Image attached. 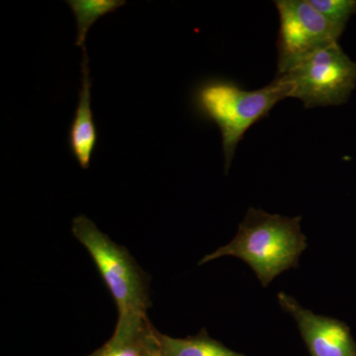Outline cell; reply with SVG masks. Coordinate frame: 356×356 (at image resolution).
Wrapping results in <instances>:
<instances>
[{"label": "cell", "mask_w": 356, "mask_h": 356, "mask_svg": "<svg viewBox=\"0 0 356 356\" xmlns=\"http://www.w3.org/2000/svg\"><path fill=\"white\" fill-rule=\"evenodd\" d=\"M300 222L301 217L269 214L250 207L235 238L205 255L198 266L235 257L248 264L262 286L267 287L283 271L298 266L300 255L308 247Z\"/></svg>", "instance_id": "cell-1"}, {"label": "cell", "mask_w": 356, "mask_h": 356, "mask_svg": "<svg viewBox=\"0 0 356 356\" xmlns=\"http://www.w3.org/2000/svg\"><path fill=\"white\" fill-rule=\"evenodd\" d=\"M277 76L291 84L290 97L298 98L305 108L337 106L348 102L355 88L356 63L334 43Z\"/></svg>", "instance_id": "cell-4"}, {"label": "cell", "mask_w": 356, "mask_h": 356, "mask_svg": "<svg viewBox=\"0 0 356 356\" xmlns=\"http://www.w3.org/2000/svg\"><path fill=\"white\" fill-rule=\"evenodd\" d=\"M281 308L294 318L310 356H356L350 329L336 318L316 315L292 296L278 293Z\"/></svg>", "instance_id": "cell-6"}, {"label": "cell", "mask_w": 356, "mask_h": 356, "mask_svg": "<svg viewBox=\"0 0 356 356\" xmlns=\"http://www.w3.org/2000/svg\"><path fill=\"white\" fill-rule=\"evenodd\" d=\"M72 235L86 248L113 297L118 318L147 316L149 280L125 248L113 242L84 215L74 218Z\"/></svg>", "instance_id": "cell-3"}, {"label": "cell", "mask_w": 356, "mask_h": 356, "mask_svg": "<svg viewBox=\"0 0 356 356\" xmlns=\"http://www.w3.org/2000/svg\"><path fill=\"white\" fill-rule=\"evenodd\" d=\"M83 51L81 89L76 113L70 124L69 147L70 153L76 159L81 168L83 170H88L97 145L98 134L91 108L92 81L86 46L83 47Z\"/></svg>", "instance_id": "cell-8"}, {"label": "cell", "mask_w": 356, "mask_h": 356, "mask_svg": "<svg viewBox=\"0 0 356 356\" xmlns=\"http://www.w3.org/2000/svg\"><path fill=\"white\" fill-rule=\"evenodd\" d=\"M314 8L337 27L346 29L350 16L356 13V0H309Z\"/></svg>", "instance_id": "cell-11"}, {"label": "cell", "mask_w": 356, "mask_h": 356, "mask_svg": "<svg viewBox=\"0 0 356 356\" xmlns=\"http://www.w3.org/2000/svg\"><path fill=\"white\" fill-rule=\"evenodd\" d=\"M291 84L281 76L257 90H245L233 81L209 79L196 86L192 102L199 116L214 122L222 137L225 172L228 173L236 146L248 129L290 97Z\"/></svg>", "instance_id": "cell-2"}, {"label": "cell", "mask_w": 356, "mask_h": 356, "mask_svg": "<svg viewBox=\"0 0 356 356\" xmlns=\"http://www.w3.org/2000/svg\"><path fill=\"white\" fill-rule=\"evenodd\" d=\"M69 4L74 17L77 28L76 46H86V36L89 29L96 21L107 14L114 13L125 6L124 0H69Z\"/></svg>", "instance_id": "cell-10"}, {"label": "cell", "mask_w": 356, "mask_h": 356, "mask_svg": "<svg viewBox=\"0 0 356 356\" xmlns=\"http://www.w3.org/2000/svg\"><path fill=\"white\" fill-rule=\"evenodd\" d=\"M278 72L283 74L321 49L339 43L344 30L327 19L309 0H277Z\"/></svg>", "instance_id": "cell-5"}, {"label": "cell", "mask_w": 356, "mask_h": 356, "mask_svg": "<svg viewBox=\"0 0 356 356\" xmlns=\"http://www.w3.org/2000/svg\"><path fill=\"white\" fill-rule=\"evenodd\" d=\"M159 334L147 316L118 318L108 341L86 356H163Z\"/></svg>", "instance_id": "cell-7"}, {"label": "cell", "mask_w": 356, "mask_h": 356, "mask_svg": "<svg viewBox=\"0 0 356 356\" xmlns=\"http://www.w3.org/2000/svg\"><path fill=\"white\" fill-rule=\"evenodd\" d=\"M163 356H248L229 350L216 339H212L205 329L198 334L184 339H175L159 334Z\"/></svg>", "instance_id": "cell-9"}]
</instances>
